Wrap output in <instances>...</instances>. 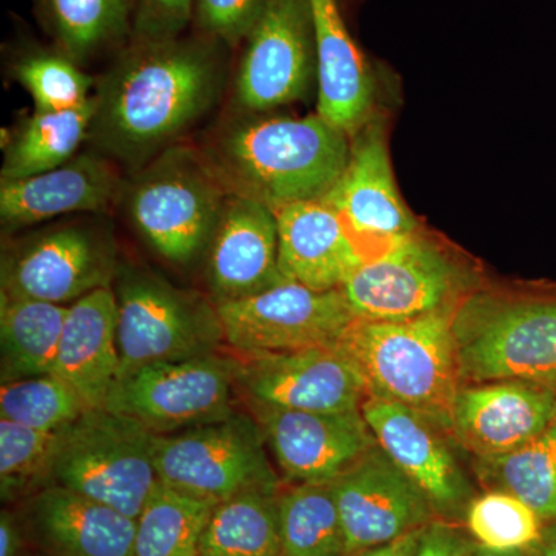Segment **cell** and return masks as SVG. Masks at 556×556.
<instances>
[{
    "instance_id": "6da1fadb",
    "label": "cell",
    "mask_w": 556,
    "mask_h": 556,
    "mask_svg": "<svg viewBox=\"0 0 556 556\" xmlns=\"http://www.w3.org/2000/svg\"><path fill=\"white\" fill-rule=\"evenodd\" d=\"M223 47L204 35L130 42L94 87L93 150L135 172L181 142L219 100Z\"/></svg>"
},
{
    "instance_id": "7a4b0ae2",
    "label": "cell",
    "mask_w": 556,
    "mask_h": 556,
    "mask_svg": "<svg viewBox=\"0 0 556 556\" xmlns=\"http://www.w3.org/2000/svg\"><path fill=\"white\" fill-rule=\"evenodd\" d=\"M200 150L229 195L277 211L324 199L345 170L351 142L318 113L299 118L237 109Z\"/></svg>"
},
{
    "instance_id": "3957f363",
    "label": "cell",
    "mask_w": 556,
    "mask_h": 556,
    "mask_svg": "<svg viewBox=\"0 0 556 556\" xmlns=\"http://www.w3.org/2000/svg\"><path fill=\"white\" fill-rule=\"evenodd\" d=\"M455 311L404 321L356 318L339 342L364 376L368 397L404 405L448 433L453 402L463 386Z\"/></svg>"
},
{
    "instance_id": "277c9868",
    "label": "cell",
    "mask_w": 556,
    "mask_h": 556,
    "mask_svg": "<svg viewBox=\"0 0 556 556\" xmlns=\"http://www.w3.org/2000/svg\"><path fill=\"white\" fill-rule=\"evenodd\" d=\"M228 195L200 148L181 141L135 170L121 200L146 243L186 266L208 247Z\"/></svg>"
},
{
    "instance_id": "5b68a950",
    "label": "cell",
    "mask_w": 556,
    "mask_h": 556,
    "mask_svg": "<svg viewBox=\"0 0 556 556\" xmlns=\"http://www.w3.org/2000/svg\"><path fill=\"white\" fill-rule=\"evenodd\" d=\"M153 433L105 408L87 409L58 433L49 484L137 519L159 484Z\"/></svg>"
},
{
    "instance_id": "8992f818",
    "label": "cell",
    "mask_w": 556,
    "mask_h": 556,
    "mask_svg": "<svg viewBox=\"0 0 556 556\" xmlns=\"http://www.w3.org/2000/svg\"><path fill=\"white\" fill-rule=\"evenodd\" d=\"M112 287L118 306L119 379L144 365L215 354L225 342L217 306L197 292L129 265L119 266Z\"/></svg>"
},
{
    "instance_id": "52a82bcc",
    "label": "cell",
    "mask_w": 556,
    "mask_h": 556,
    "mask_svg": "<svg viewBox=\"0 0 556 556\" xmlns=\"http://www.w3.org/2000/svg\"><path fill=\"white\" fill-rule=\"evenodd\" d=\"M453 332L463 383L556 379V295L468 300Z\"/></svg>"
},
{
    "instance_id": "ba28073f",
    "label": "cell",
    "mask_w": 556,
    "mask_h": 556,
    "mask_svg": "<svg viewBox=\"0 0 556 556\" xmlns=\"http://www.w3.org/2000/svg\"><path fill=\"white\" fill-rule=\"evenodd\" d=\"M266 448L257 419L239 412L188 430L153 434L152 445L160 482L217 503L248 490H278Z\"/></svg>"
},
{
    "instance_id": "9c48e42d",
    "label": "cell",
    "mask_w": 556,
    "mask_h": 556,
    "mask_svg": "<svg viewBox=\"0 0 556 556\" xmlns=\"http://www.w3.org/2000/svg\"><path fill=\"white\" fill-rule=\"evenodd\" d=\"M240 358L208 354L144 365L124 376L105 409L137 420L153 434L175 433L232 415Z\"/></svg>"
},
{
    "instance_id": "30bf717a",
    "label": "cell",
    "mask_w": 556,
    "mask_h": 556,
    "mask_svg": "<svg viewBox=\"0 0 556 556\" xmlns=\"http://www.w3.org/2000/svg\"><path fill=\"white\" fill-rule=\"evenodd\" d=\"M119 266L115 240L104 226L54 225L3 249L2 295L72 305L112 287Z\"/></svg>"
},
{
    "instance_id": "8fae6325",
    "label": "cell",
    "mask_w": 556,
    "mask_h": 556,
    "mask_svg": "<svg viewBox=\"0 0 556 556\" xmlns=\"http://www.w3.org/2000/svg\"><path fill=\"white\" fill-rule=\"evenodd\" d=\"M215 306L226 345L244 357L336 346L356 320L342 289L314 291L289 280Z\"/></svg>"
},
{
    "instance_id": "7c38bea8",
    "label": "cell",
    "mask_w": 556,
    "mask_h": 556,
    "mask_svg": "<svg viewBox=\"0 0 556 556\" xmlns=\"http://www.w3.org/2000/svg\"><path fill=\"white\" fill-rule=\"evenodd\" d=\"M340 289L358 320L404 321L455 311L464 277L441 249L413 233L362 263Z\"/></svg>"
},
{
    "instance_id": "4fadbf2b",
    "label": "cell",
    "mask_w": 556,
    "mask_h": 556,
    "mask_svg": "<svg viewBox=\"0 0 556 556\" xmlns=\"http://www.w3.org/2000/svg\"><path fill=\"white\" fill-rule=\"evenodd\" d=\"M233 98L244 112H270L305 100L317 79L309 0H268L244 40Z\"/></svg>"
},
{
    "instance_id": "5bb4252c",
    "label": "cell",
    "mask_w": 556,
    "mask_h": 556,
    "mask_svg": "<svg viewBox=\"0 0 556 556\" xmlns=\"http://www.w3.org/2000/svg\"><path fill=\"white\" fill-rule=\"evenodd\" d=\"M321 200L339 215L364 262L416 233V219L399 195L379 118L354 135L345 170Z\"/></svg>"
},
{
    "instance_id": "9a60e30c",
    "label": "cell",
    "mask_w": 556,
    "mask_h": 556,
    "mask_svg": "<svg viewBox=\"0 0 556 556\" xmlns=\"http://www.w3.org/2000/svg\"><path fill=\"white\" fill-rule=\"evenodd\" d=\"M239 358V388L251 405L340 413L368 399L364 376L339 345Z\"/></svg>"
},
{
    "instance_id": "2e32d148",
    "label": "cell",
    "mask_w": 556,
    "mask_h": 556,
    "mask_svg": "<svg viewBox=\"0 0 556 556\" xmlns=\"http://www.w3.org/2000/svg\"><path fill=\"white\" fill-rule=\"evenodd\" d=\"M345 533L346 556H357L430 525L428 497L376 445L331 482Z\"/></svg>"
},
{
    "instance_id": "e0dca14e",
    "label": "cell",
    "mask_w": 556,
    "mask_h": 556,
    "mask_svg": "<svg viewBox=\"0 0 556 556\" xmlns=\"http://www.w3.org/2000/svg\"><path fill=\"white\" fill-rule=\"evenodd\" d=\"M266 445L288 481L332 482L378 445L362 409L299 412L251 405Z\"/></svg>"
},
{
    "instance_id": "ac0fdd59",
    "label": "cell",
    "mask_w": 556,
    "mask_h": 556,
    "mask_svg": "<svg viewBox=\"0 0 556 556\" xmlns=\"http://www.w3.org/2000/svg\"><path fill=\"white\" fill-rule=\"evenodd\" d=\"M541 380H495L460 386L450 433L477 457L504 455L556 422V390Z\"/></svg>"
},
{
    "instance_id": "d6986e66",
    "label": "cell",
    "mask_w": 556,
    "mask_h": 556,
    "mask_svg": "<svg viewBox=\"0 0 556 556\" xmlns=\"http://www.w3.org/2000/svg\"><path fill=\"white\" fill-rule=\"evenodd\" d=\"M380 448L428 497L439 515L460 514L471 501V486L441 427L394 402L368 397L362 405Z\"/></svg>"
},
{
    "instance_id": "ffe728a7",
    "label": "cell",
    "mask_w": 556,
    "mask_h": 556,
    "mask_svg": "<svg viewBox=\"0 0 556 556\" xmlns=\"http://www.w3.org/2000/svg\"><path fill=\"white\" fill-rule=\"evenodd\" d=\"M118 164L97 150L78 153L54 169L0 179V222L9 230L70 214H105L123 199Z\"/></svg>"
},
{
    "instance_id": "44dd1931",
    "label": "cell",
    "mask_w": 556,
    "mask_h": 556,
    "mask_svg": "<svg viewBox=\"0 0 556 556\" xmlns=\"http://www.w3.org/2000/svg\"><path fill=\"white\" fill-rule=\"evenodd\" d=\"M212 302H230L283 283L278 265L276 211L243 197L228 195L207 247Z\"/></svg>"
},
{
    "instance_id": "7402d4cb",
    "label": "cell",
    "mask_w": 556,
    "mask_h": 556,
    "mask_svg": "<svg viewBox=\"0 0 556 556\" xmlns=\"http://www.w3.org/2000/svg\"><path fill=\"white\" fill-rule=\"evenodd\" d=\"M119 368L115 291L100 288L68 306L53 372L97 409L108 405Z\"/></svg>"
},
{
    "instance_id": "603a6c76",
    "label": "cell",
    "mask_w": 556,
    "mask_h": 556,
    "mask_svg": "<svg viewBox=\"0 0 556 556\" xmlns=\"http://www.w3.org/2000/svg\"><path fill=\"white\" fill-rule=\"evenodd\" d=\"M278 265L285 280L314 291L339 289L364 263L339 215L324 200L277 208Z\"/></svg>"
},
{
    "instance_id": "cb8c5ba5",
    "label": "cell",
    "mask_w": 556,
    "mask_h": 556,
    "mask_svg": "<svg viewBox=\"0 0 556 556\" xmlns=\"http://www.w3.org/2000/svg\"><path fill=\"white\" fill-rule=\"evenodd\" d=\"M317 54V113L353 138L375 104V76L351 38L338 0H309Z\"/></svg>"
},
{
    "instance_id": "d4e9b609",
    "label": "cell",
    "mask_w": 556,
    "mask_h": 556,
    "mask_svg": "<svg viewBox=\"0 0 556 556\" xmlns=\"http://www.w3.org/2000/svg\"><path fill=\"white\" fill-rule=\"evenodd\" d=\"M28 519L43 547L60 556H135L137 519L64 489L46 485L31 496Z\"/></svg>"
},
{
    "instance_id": "484cf974",
    "label": "cell",
    "mask_w": 556,
    "mask_h": 556,
    "mask_svg": "<svg viewBox=\"0 0 556 556\" xmlns=\"http://www.w3.org/2000/svg\"><path fill=\"white\" fill-rule=\"evenodd\" d=\"M68 306L40 300L0 299V378L2 383L50 375Z\"/></svg>"
},
{
    "instance_id": "4316f807",
    "label": "cell",
    "mask_w": 556,
    "mask_h": 556,
    "mask_svg": "<svg viewBox=\"0 0 556 556\" xmlns=\"http://www.w3.org/2000/svg\"><path fill=\"white\" fill-rule=\"evenodd\" d=\"M94 98L76 109L61 112L35 110L10 135L3 155L2 179H21L42 174L78 155L89 139Z\"/></svg>"
},
{
    "instance_id": "83f0119b",
    "label": "cell",
    "mask_w": 556,
    "mask_h": 556,
    "mask_svg": "<svg viewBox=\"0 0 556 556\" xmlns=\"http://www.w3.org/2000/svg\"><path fill=\"white\" fill-rule=\"evenodd\" d=\"M56 50L86 62L131 35L135 0H33Z\"/></svg>"
},
{
    "instance_id": "f1b7e54d",
    "label": "cell",
    "mask_w": 556,
    "mask_h": 556,
    "mask_svg": "<svg viewBox=\"0 0 556 556\" xmlns=\"http://www.w3.org/2000/svg\"><path fill=\"white\" fill-rule=\"evenodd\" d=\"M280 555V492L248 490L215 506L200 556Z\"/></svg>"
},
{
    "instance_id": "f546056e",
    "label": "cell",
    "mask_w": 556,
    "mask_h": 556,
    "mask_svg": "<svg viewBox=\"0 0 556 556\" xmlns=\"http://www.w3.org/2000/svg\"><path fill=\"white\" fill-rule=\"evenodd\" d=\"M217 504L159 482L137 518L135 556H200Z\"/></svg>"
},
{
    "instance_id": "4dcf8cb0",
    "label": "cell",
    "mask_w": 556,
    "mask_h": 556,
    "mask_svg": "<svg viewBox=\"0 0 556 556\" xmlns=\"http://www.w3.org/2000/svg\"><path fill=\"white\" fill-rule=\"evenodd\" d=\"M477 468L492 490L518 497L543 521H556V422L522 447L478 457Z\"/></svg>"
},
{
    "instance_id": "1f68e13d",
    "label": "cell",
    "mask_w": 556,
    "mask_h": 556,
    "mask_svg": "<svg viewBox=\"0 0 556 556\" xmlns=\"http://www.w3.org/2000/svg\"><path fill=\"white\" fill-rule=\"evenodd\" d=\"M278 556H346L331 482L294 484L280 493Z\"/></svg>"
},
{
    "instance_id": "d6a6232c",
    "label": "cell",
    "mask_w": 556,
    "mask_h": 556,
    "mask_svg": "<svg viewBox=\"0 0 556 556\" xmlns=\"http://www.w3.org/2000/svg\"><path fill=\"white\" fill-rule=\"evenodd\" d=\"M87 409L73 387L54 372L2 383L0 388V419L36 430L58 433Z\"/></svg>"
},
{
    "instance_id": "836d02e7",
    "label": "cell",
    "mask_w": 556,
    "mask_h": 556,
    "mask_svg": "<svg viewBox=\"0 0 556 556\" xmlns=\"http://www.w3.org/2000/svg\"><path fill=\"white\" fill-rule=\"evenodd\" d=\"M466 521L479 546L492 551H522L533 548L543 538V519L521 500L489 490L473 497L466 510Z\"/></svg>"
},
{
    "instance_id": "e575fe53",
    "label": "cell",
    "mask_w": 556,
    "mask_h": 556,
    "mask_svg": "<svg viewBox=\"0 0 556 556\" xmlns=\"http://www.w3.org/2000/svg\"><path fill=\"white\" fill-rule=\"evenodd\" d=\"M14 76L35 101L36 110L61 112L79 108L93 94L94 80L60 50L30 51L14 65Z\"/></svg>"
},
{
    "instance_id": "d590c367",
    "label": "cell",
    "mask_w": 556,
    "mask_h": 556,
    "mask_svg": "<svg viewBox=\"0 0 556 556\" xmlns=\"http://www.w3.org/2000/svg\"><path fill=\"white\" fill-rule=\"evenodd\" d=\"M60 433V431H58ZM58 433L0 419V492L13 501L49 484Z\"/></svg>"
},
{
    "instance_id": "8d00e7d4",
    "label": "cell",
    "mask_w": 556,
    "mask_h": 556,
    "mask_svg": "<svg viewBox=\"0 0 556 556\" xmlns=\"http://www.w3.org/2000/svg\"><path fill=\"white\" fill-rule=\"evenodd\" d=\"M268 0H197L201 35L237 47L254 30Z\"/></svg>"
},
{
    "instance_id": "74e56055",
    "label": "cell",
    "mask_w": 556,
    "mask_h": 556,
    "mask_svg": "<svg viewBox=\"0 0 556 556\" xmlns=\"http://www.w3.org/2000/svg\"><path fill=\"white\" fill-rule=\"evenodd\" d=\"M197 0H135L130 42L181 38L195 16Z\"/></svg>"
},
{
    "instance_id": "f35d334b",
    "label": "cell",
    "mask_w": 556,
    "mask_h": 556,
    "mask_svg": "<svg viewBox=\"0 0 556 556\" xmlns=\"http://www.w3.org/2000/svg\"><path fill=\"white\" fill-rule=\"evenodd\" d=\"M470 544L457 530L441 522H430L420 532L415 556H467Z\"/></svg>"
},
{
    "instance_id": "ab89813d",
    "label": "cell",
    "mask_w": 556,
    "mask_h": 556,
    "mask_svg": "<svg viewBox=\"0 0 556 556\" xmlns=\"http://www.w3.org/2000/svg\"><path fill=\"white\" fill-rule=\"evenodd\" d=\"M24 535L13 511L3 508L0 514V556H22Z\"/></svg>"
},
{
    "instance_id": "60d3db41",
    "label": "cell",
    "mask_w": 556,
    "mask_h": 556,
    "mask_svg": "<svg viewBox=\"0 0 556 556\" xmlns=\"http://www.w3.org/2000/svg\"><path fill=\"white\" fill-rule=\"evenodd\" d=\"M422 529L417 532L408 533V535L399 538L393 543L383 544V546L369 548L364 554L357 556H415L417 543Z\"/></svg>"
},
{
    "instance_id": "b9f144b4",
    "label": "cell",
    "mask_w": 556,
    "mask_h": 556,
    "mask_svg": "<svg viewBox=\"0 0 556 556\" xmlns=\"http://www.w3.org/2000/svg\"><path fill=\"white\" fill-rule=\"evenodd\" d=\"M533 556H556V521L555 525L544 530L543 538L536 544Z\"/></svg>"
},
{
    "instance_id": "7bdbcfd3",
    "label": "cell",
    "mask_w": 556,
    "mask_h": 556,
    "mask_svg": "<svg viewBox=\"0 0 556 556\" xmlns=\"http://www.w3.org/2000/svg\"><path fill=\"white\" fill-rule=\"evenodd\" d=\"M467 556H527L526 552L522 551H492V548H486L482 546L473 547L471 546L470 552H468Z\"/></svg>"
}]
</instances>
